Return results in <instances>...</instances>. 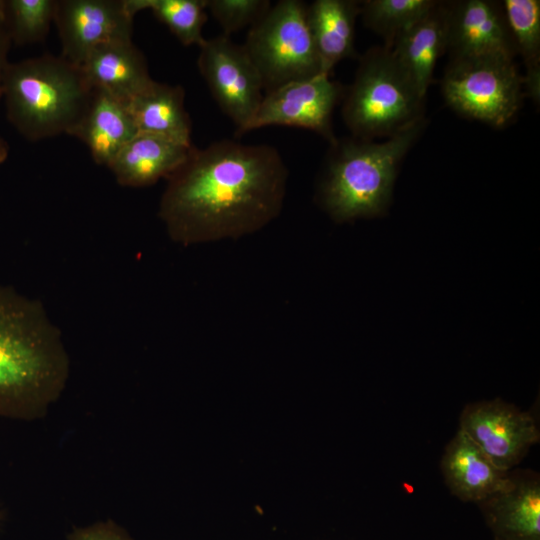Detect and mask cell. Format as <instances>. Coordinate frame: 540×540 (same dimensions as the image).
I'll return each mask as SVG.
<instances>
[{
  "instance_id": "obj_1",
  "label": "cell",
  "mask_w": 540,
  "mask_h": 540,
  "mask_svg": "<svg viewBox=\"0 0 540 540\" xmlns=\"http://www.w3.org/2000/svg\"><path fill=\"white\" fill-rule=\"evenodd\" d=\"M288 175L279 151L267 144L222 139L193 146L166 179L158 216L182 245L238 239L279 216Z\"/></svg>"
},
{
  "instance_id": "obj_2",
  "label": "cell",
  "mask_w": 540,
  "mask_h": 540,
  "mask_svg": "<svg viewBox=\"0 0 540 540\" xmlns=\"http://www.w3.org/2000/svg\"><path fill=\"white\" fill-rule=\"evenodd\" d=\"M70 362L43 305L0 285V417L43 416L63 392Z\"/></svg>"
},
{
  "instance_id": "obj_3",
  "label": "cell",
  "mask_w": 540,
  "mask_h": 540,
  "mask_svg": "<svg viewBox=\"0 0 540 540\" xmlns=\"http://www.w3.org/2000/svg\"><path fill=\"white\" fill-rule=\"evenodd\" d=\"M425 126L421 118L384 142L357 137L330 144L317 186L318 204L336 222L381 214L401 160Z\"/></svg>"
},
{
  "instance_id": "obj_4",
  "label": "cell",
  "mask_w": 540,
  "mask_h": 540,
  "mask_svg": "<svg viewBox=\"0 0 540 540\" xmlns=\"http://www.w3.org/2000/svg\"><path fill=\"white\" fill-rule=\"evenodd\" d=\"M1 89L9 121L30 141L69 134L92 91L80 66L51 54L8 63Z\"/></svg>"
},
{
  "instance_id": "obj_5",
  "label": "cell",
  "mask_w": 540,
  "mask_h": 540,
  "mask_svg": "<svg viewBox=\"0 0 540 540\" xmlns=\"http://www.w3.org/2000/svg\"><path fill=\"white\" fill-rule=\"evenodd\" d=\"M423 100L391 50L374 47L360 58L341 113L354 137H390L423 118Z\"/></svg>"
},
{
  "instance_id": "obj_6",
  "label": "cell",
  "mask_w": 540,
  "mask_h": 540,
  "mask_svg": "<svg viewBox=\"0 0 540 540\" xmlns=\"http://www.w3.org/2000/svg\"><path fill=\"white\" fill-rule=\"evenodd\" d=\"M243 47L267 92L322 74L307 5L302 1L280 0L271 5L249 28Z\"/></svg>"
},
{
  "instance_id": "obj_7",
  "label": "cell",
  "mask_w": 540,
  "mask_h": 540,
  "mask_svg": "<svg viewBox=\"0 0 540 540\" xmlns=\"http://www.w3.org/2000/svg\"><path fill=\"white\" fill-rule=\"evenodd\" d=\"M523 85L511 58L457 57L451 58L441 89L446 103L459 114L504 127L521 106Z\"/></svg>"
},
{
  "instance_id": "obj_8",
  "label": "cell",
  "mask_w": 540,
  "mask_h": 540,
  "mask_svg": "<svg viewBox=\"0 0 540 540\" xmlns=\"http://www.w3.org/2000/svg\"><path fill=\"white\" fill-rule=\"evenodd\" d=\"M198 70L221 111L244 134L263 100L260 75L243 45L221 34L199 47Z\"/></svg>"
},
{
  "instance_id": "obj_9",
  "label": "cell",
  "mask_w": 540,
  "mask_h": 540,
  "mask_svg": "<svg viewBox=\"0 0 540 540\" xmlns=\"http://www.w3.org/2000/svg\"><path fill=\"white\" fill-rule=\"evenodd\" d=\"M459 430L500 469L512 470L539 442L533 416L500 399L464 407Z\"/></svg>"
},
{
  "instance_id": "obj_10",
  "label": "cell",
  "mask_w": 540,
  "mask_h": 540,
  "mask_svg": "<svg viewBox=\"0 0 540 540\" xmlns=\"http://www.w3.org/2000/svg\"><path fill=\"white\" fill-rule=\"evenodd\" d=\"M342 93L341 85L324 74L287 83L266 92L245 133L265 126H291L314 131L331 144L337 139L332 114Z\"/></svg>"
},
{
  "instance_id": "obj_11",
  "label": "cell",
  "mask_w": 540,
  "mask_h": 540,
  "mask_svg": "<svg viewBox=\"0 0 540 540\" xmlns=\"http://www.w3.org/2000/svg\"><path fill=\"white\" fill-rule=\"evenodd\" d=\"M133 18L125 0H56L61 56L81 66L96 47L132 40Z\"/></svg>"
},
{
  "instance_id": "obj_12",
  "label": "cell",
  "mask_w": 540,
  "mask_h": 540,
  "mask_svg": "<svg viewBox=\"0 0 540 540\" xmlns=\"http://www.w3.org/2000/svg\"><path fill=\"white\" fill-rule=\"evenodd\" d=\"M451 58L502 56L516 50L501 2L461 0L447 2V51Z\"/></svg>"
},
{
  "instance_id": "obj_13",
  "label": "cell",
  "mask_w": 540,
  "mask_h": 540,
  "mask_svg": "<svg viewBox=\"0 0 540 540\" xmlns=\"http://www.w3.org/2000/svg\"><path fill=\"white\" fill-rule=\"evenodd\" d=\"M477 504L493 540H540V480L535 472L513 471L507 488Z\"/></svg>"
},
{
  "instance_id": "obj_14",
  "label": "cell",
  "mask_w": 540,
  "mask_h": 540,
  "mask_svg": "<svg viewBox=\"0 0 540 540\" xmlns=\"http://www.w3.org/2000/svg\"><path fill=\"white\" fill-rule=\"evenodd\" d=\"M441 470L451 493L462 501L479 503L511 483L512 470L498 468L460 430L445 448Z\"/></svg>"
},
{
  "instance_id": "obj_15",
  "label": "cell",
  "mask_w": 540,
  "mask_h": 540,
  "mask_svg": "<svg viewBox=\"0 0 540 540\" xmlns=\"http://www.w3.org/2000/svg\"><path fill=\"white\" fill-rule=\"evenodd\" d=\"M80 68L91 89L102 90L126 104L153 81L143 53L132 40L96 47Z\"/></svg>"
},
{
  "instance_id": "obj_16",
  "label": "cell",
  "mask_w": 540,
  "mask_h": 540,
  "mask_svg": "<svg viewBox=\"0 0 540 540\" xmlns=\"http://www.w3.org/2000/svg\"><path fill=\"white\" fill-rule=\"evenodd\" d=\"M391 53L421 98H425L438 58L447 51V2L437 5L400 34Z\"/></svg>"
},
{
  "instance_id": "obj_17",
  "label": "cell",
  "mask_w": 540,
  "mask_h": 540,
  "mask_svg": "<svg viewBox=\"0 0 540 540\" xmlns=\"http://www.w3.org/2000/svg\"><path fill=\"white\" fill-rule=\"evenodd\" d=\"M193 145L138 132L108 164L116 181L127 187H146L167 179L188 157Z\"/></svg>"
},
{
  "instance_id": "obj_18",
  "label": "cell",
  "mask_w": 540,
  "mask_h": 540,
  "mask_svg": "<svg viewBox=\"0 0 540 540\" xmlns=\"http://www.w3.org/2000/svg\"><path fill=\"white\" fill-rule=\"evenodd\" d=\"M137 133L128 104L92 89L87 107L69 135L86 144L97 164L108 166Z\"/></svg>"
},
{
  "instance_id": "obj_19",
  "label": "cell",
  "mask_w": 540,
  "mask_h": 540,
  "mask_svg": "<svg viewBox=\"0 0 540 540\" xmlns=\"http://www.w3.org/2000/svg\"><path fill=\"white\" fill-rule=\"evenodd\" d=\"M358 15L360 1L316 0L307 6L308 23L322 74L329 76L338 62L355 56Z\"/></svg>"
},
{
  "instance_id": "obj_20",
  "label": "cell",
  "mask_w": 540,
  "mask_h": 540,
  "mask_svg": "<svg viewBox=\"0 0 540 540\" xmlns=\"http://www.w3.org/2000/svg\"><path fill=\"white\" fill-rule=\"evenodd\" d=\"M184 100L182 86L153 80L128 103V108L138 132L163 136L190 146L192 124Z\"/></svg>"
},
{
  "instance_id": "obj_21",
  "label": "cell",
  "mask_w": 540,
  "mask_h": 540,
  "mask_svg": "<svg viewBox=\"0 0 540 540\" xmlns=\"http://www.w3.org/2000/svg\"><path fill=\"white\" fill-rule=\"evenodd\" d=\"M516 53L523 58L524 85L529 96L540 99V1L504 0L501 2Z\"/></svg>"
},
{
  "instance_id": "obj_22",
  "label": "cell",
  "mask_w": 540,
  "mask_h": 540,
  "mask_svg": "<svg viewBox=\"0 0 540 540\" xmlns=\"http://www.w3.org/2000/svg\"><path fill=\"white\" fill-rule=\"evenodd\" d=\"M130 14L149 9L184 46L200 47L205 38L206 0H125Z\"/></svg>"
},
{
  "instance_id": "obj_23",
  "label": "cell",
  "mask_w": 540,
  "mask_h": 540,
  "mask_svg": "<svg viewBox=\"0 0 540 540\" xmlns=\"http://www.w3.org/2000/svg\"><path fill=\"white\" fill-rule=\"evenodd\" d=\"M435 0H367L360 2L364 25L383 37L390 48L395 39L426 16Z\"/></svg>"
},
{
  "instance_id": "obj_24",
  "label": "cell",
  "mask_w": 540,
  "mask_h": 540,
  "mask_svg": "<svg viewBox=\"0 0 540 540\" xmlns=\"http://www.w3.org/2000/svg\"><path fill=\"white\" fill-rule=\"evenodd\" d=\"M56 0H7L4 17L11 39L18 45L42 41L54 22Z\"/></svg>"
},
{
  "instance_id": "obj_25",
  "label": "cell",
  "mask_w": 540,
  "mask_h": 540,
  "mask_svg": "<svg viewBox=\"0 0 540 540\" xmlns=\"http://www.w3.org/2000/svg\"><path fill=\"white\" fill-rule=\"evenodd\" d=\"M269 0H206V9L218 22L224 35L251 27L271 7Z\"/></svg>"
},
{
  "instance_id": "obj_26",
  "label": "cell",
  "mask_w": 540,
  "mask_h": 540,
  "mask_svg": "<svg viewBox=\"0 0 540 540\" xmlns=\"http://www.w3.org/2000/svg\"><path fill=\"white\" fill-rule=\"evenodd\" d=\"M69 540H132L129 534L112 521L99 522L75 530Z\"/></svg>"
},
{
  "instance_id": "obj_27",
  "label": "cell",
  "mask_w": 540,
  "mask_h": 540,
  "mask_svg": "<svg viewBox=\"0 0 540 540\" xmlns=\"http://www.w3.org/2000/svg\"><path fill=\"white\" fill-rule=\"evenodd\" d=\"M11 39L7 30L4 17V1H0V80L8 65L7 54L10 48Z\"/></svg>"
},
{
  "instance_id": "obj_28",
  "label": "cell",
  "mask_w": 540,
  "mask_h": 540,
  "mask_svg": "<svg viewBox=\"0 0 540 540\" xmlns=\"http://www.w3.org/2000/svg\"><path fill=\"white\" fill-rule=\"evenodd\" d=\"M2 97L1 80H0V99Z\"/></svg>"
}]
</instances>
